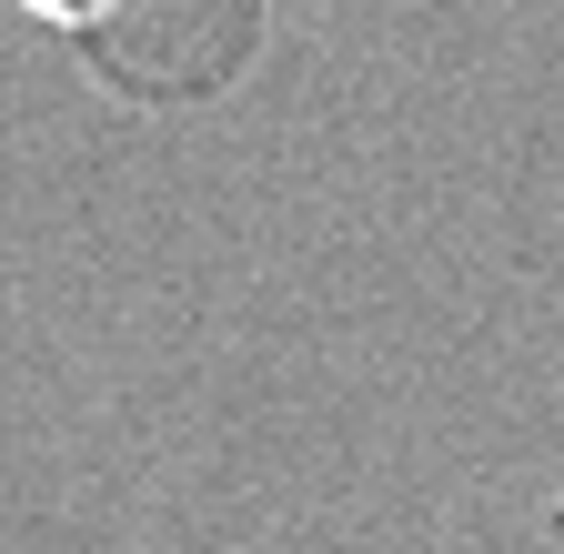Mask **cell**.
I'll return each mask as SVG.
<instances>
[{"instance_id": "6da1fadb", "label": "cell", "mask_w": 564, "mask_h": 554, "mask_svg": "<svg viewBox=\"0 0 564 554\" xmlns=\"http://www.w3.org/2000/svg\"><path fill=\"white\" fill-rule=\"evenodd\" d=\"M31 11H41V21H101L111 0H31Z\"/></svg>"}]
</instances>
